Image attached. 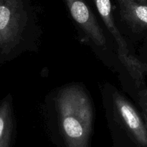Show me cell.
<instances>
[{"label":"cell","mask_w":147,"mask_h":147,"mask_svg":"<svg viewBox=\"0 0 147 147\" xmlns=\"http://www.w3.org/2000/svg\"><path fill=\"white\" fill-rule=\"evenodd\" d=\"M70 15L90 40L100 46L106 45V37L96 17L85 0H63Z\"/></svg>","instance_id":"obj_5"},{"label":"cell","mask_w":147,"mask_h":147,"mask_svg":"<svg viewBox=\"0 0 147 147\" xmlns=\"http://www.w3.org/2000/svg\"><path fill=\"white\" fill-rule=\"evenodd\" d=\"M141 60H142L144 62V63H146V64H147V52L146 53H145L144 54V56H143V59H141Z\"/></svg>","instance_id":"obj_10"},{"label":"cell","mask_w":147,"mask_h":147,"mask_svg":"<svg viewBox=\"0 0 147 147\" xmlns=\"http://www.w3.org/2000/svg\"><path fill=\"white\" fill-rule=\"evenodd\" d=\"M134 1H137V2L141 3V4H145V5H147V0H134Z\"/></svg>","instance_id":"obj_9"},{"label":"cell","mask_w":147,"mask_h":147,"mask_svg":"<svg viewBox=\"0 0 147 147\" xmlns=\"http://www.w3.org/2000/svg\"><path fill=\"white\" fill-rule=\"evenodd\" d=\"M121 17L135 33H147V5L134 0H116Z\"/></svg>","instance_id":"obj_6"},{"label":"cell","mask_w":147,"mask_h":147,"mask_svg":"<svg viewBox=\"0 0 147 147\" xmlns=\"http://www.w3.org/2000/svg\"><path fill=\"white\" fill-rule=\"evenodd\" d=\"M113 105L119 122L141 145L147 146V128L142 115L124 96L118 92L113 95Z\"/></svg>","instance_id":"obj_4"},{"label":"cell","mask_w":147,"mask_h":147,"mask_svg":"<svg viewBox=\"0 0 147 147\" xmlns=\"http://www.w3.org/2000/svg\"><path fill=\"white\" fill-rule=\"evenodd\" d=\"M14 128V115L11 96L0 103V147H9Z\"/></svg>","instance_id":"obj_7"},{"label":"cell","mask_w":147,"mask_h":147,"mask_svg":"<svg viewBox=\"0 0 147 147\" xmlns=\"http://www.w3.org/2000/svg\"><path fill=\"white\" fill-rule=\"evenodd\" d=\"M62 134L67 147H88L92 132L93 110L90 99L78 85L62 89L57 96Z\"/></svg>","instance_id":"obj_1"},{"label":"cell","mask_w":147,"mask_h":147,"mask_svg":"<svg viewBox=\"0 0 147 147\" xmlns=\"http://www.w3.org/2000/svg\"><path fill=\"white\" fill-rule=\"evenodd\" d=\"M138 104L142 111V117L147 128V88L146 86L139 89L137 97Z\"/></svg>","instance_id":"obj_8"},{"label":"cell","mask_w":147,"mask_h":147,"mask_svg":"<svg viewBox=\"0 0 147 147\" xmlns=\"http://www.w3.org/2000/svg\"><path fill=\"white\" fill-rule=\"evenodd\" d=\"M33 11L30 0H0V55L7 58L22 47Z\"/></svg>","instance_id":"obj_2"},{"label":"cell","mask_w":147,"mask_h":147,"mask_svg":"<svg viewBox=\"0 0 147 147\" xmlns=\"http://www.w3.org/2000/svg\"><path fill=\"white\" fill-rule=\"evenodd\" d=\"M105 25L114 37L118 47L119 59L126 67L138 89L144 87L147 77V64L129 50L128 44L116 25L110 0H93Z\"/></svg>","instance_id":"obj_3"}]
</instances>
